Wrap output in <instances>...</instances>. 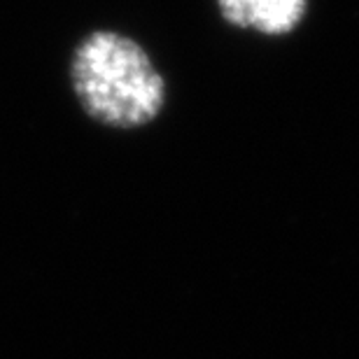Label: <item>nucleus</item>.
<instances>
[{
  "label": "nucleus",
  "mask_w": 359,
  "mask_h": 359,
  "mask_svg": "<svg viewBox=\"0 0 359 359\" xmlns=\"http://www.w3.org/2000/svg\"><path fill=\"white\" fill-rule=\"evenodd\" d=\"M73 87L82 107L103 124L133 128L152 121L166 100L163 77L138 42L96 31L73 56Z\"/></svg>",
  "instance_id": "obj_1"
},
{
  "label": "nucleus",
  "mask_w": 359,
  "mask_h": 359,
  "mask_svg": "<svg viewBox=\"0 0 359 359\" xmlns=\"http://www.w3.org/2000/svg\"><path fill=\"white\" fill-rule=\"evenodd\" d=\"M306 3L308 0H217V7L222 17L238 28L285 35L301 24Z\"/></svg>",
  "instance_id": "obj_2"
}]
</instances>
